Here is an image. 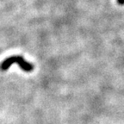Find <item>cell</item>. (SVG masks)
Segmentation results:
<instances>
[{
    "label": "cell",
    "instance_id": "obj_1",
    "mask_svg": "<svg viewBox=\"0 0 124 124\" xmlns=\"http://www.w3.org/2000/svg\"><path fill=\"white\" fill-rule=\"evenodd\" d=\"M12 64H17L22 68V70L27 72H32L34 69L33 65L30 64L29 62L26 61L21 55H13V56H10L6 60H4L2 62V65H1V69L3 71H6V70L9 69V67Z\"/></svg>",
    "mask_w": 124,
    "mask_h": 124
},
{
    "label": "cell",
    "instance_id": "obj_2",
    "mask_svg": "<svg viewBox=\"0 0 124 124\" xmlns=\"http://www.w3.org/2000/svg\"><path fill=\"white\" fill-rule=\"evenodd\" d=\"M117 3H118L120 5H123V4H124V0H117Z\"/></svg>",
    "mask_w": 124,
    "mask_h": 124
}]
</instances>
